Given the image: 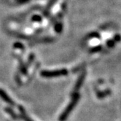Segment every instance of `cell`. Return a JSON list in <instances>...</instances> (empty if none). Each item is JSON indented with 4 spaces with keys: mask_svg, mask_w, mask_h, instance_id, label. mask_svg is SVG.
Here are the masks:
<instances>
[{
    "mask_svg": "<svg viewBox=\"0 0 121 121\" xmlns=\"http://www.w3.org/2000/svg\"><path fill=\"white\" fill-rule=\"evenodd\" d=\"M79 98H80V96L79 94H75L74 96V98L72 99V101H71V103L69 104V105L67 107V108L65 109V111L63 112V114L60 115V121H64L69 116V115L70 114V112H72V110L73 109V108L75 107L77 102L79 100Z\"/></svg>",
    "mask_w": 121,
    "mask_h": 121,
    "instance_id": "1",
    "label": "cell"
},
{
    "mask_svg": "<svg viewBox=\"0 0 121 121\" xmlns=\"http://www.w3.org/2000/svg\"><path fill=\"white\" fill-rule=\"evenodd\" d=\"M120 39H121V36L120 35V34H116V35L115 36L114 40L115 42H119V41H120Z\"/></svg>",
    "mask_w": 121,
    "mask_h": 121,
    "instance_id": "6",
    "label": "cell"
},
{
    "mask_svg": "<svg viewBox=\"0 0 121 121\" xmlns=\"http://www.w3.org/2000/svg\"><path fill=\"white\" fill-rule=\"evenodd\" d=\"M21 112H22V117H23V118L24 119V120H25V121H32V120H30V119H29L26 115H25L23 110H21Z\"/></svg>",
    "mask_w": 121,
    "mask_h": 121,
    "instance_id": "5",
    "label": "cell"
},
{
    "mask_svg": "<svg viewBox=\"0 0 121 121\" xmlns=\"http://www.w3.org/2000/svg\"><path fill=\"white\" fill-rule=\"evenodd\" d=\"M110 91H103V92H100L98 93V96L99 98H103V97H105L107 96H108V95L110 94Z\"/></svg>",
    "mask_w": 121,
    "mask_h": 121,
    "instance_id": "3",
    "label": "cell"
},
{
    "mask_svg": "<svg viewBox=\"0 0 121 121\" xmlns=\"http://www.w3.org/2000/svg\"><path fill=\"white\" fill-rule=\"evenodd\" d=\"M115 42H115L114 39H110V40H109V41L107 42V45H108V47L112 48V47H113V46L115 45Z\"/></svg>",
    "mask_w": 121,
    "mask_h": 121,
    "instance_id": "4",
    "label": "cell"
},
{
    "mask_svg": "<svg viewBox=\"0 0 121 121\" xmlns=\"http://www.w3.org/2000/svg\"><path fill=\"white\" fill-rule=\"evenodd\" d=\"M0 96H1L2 98L5 101H7V103L13 104V101L10 99V98H8V97L6 96V94L4 93V92H3V91H0Z\"/></svg>",
    "mask_w": 121,
    "mask_h": 121,
    "instance_id": "2",
    "label": "cell"
}]
</instances>
